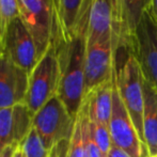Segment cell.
Listing matches in <instances>:
<instances>
[{
	"label": "cell",
	"mask_w": 157,
	"mask_h": 157,
	"mask_svg": "<svg viewBox=\"0 0 157 157\" xmlns=\"http://www.w3.org/2000/svg\"><path fill=\"white\" fill-rule=\"evenodd\" d=\"M55 44L61 66L58 95L68 112L76 118L86 95L85 58L87 29L79 30L70 41Z\"/></svg>",
	"instance_id": "1"
},
{
	"label": "cell",
	"mask_w": 157,
	"mask_h": 157,
	"mask_svg": "<svg viewBox=\"0 0 157 157\" xmlns=\"http://www.w3.org/2000/svg\"><path fill=\"white\" fill-rule=\"evenodd\" d=\"M122 50L123 58L121 63L116 58V85L145 150L143 138V82L141 71L132 50Z\"/></svg>",
	"instance_id": "2"
},
{
	"label": "cell",
	"mask_w": 157,
	"mask_h": 157,
	"mask_svg": "<svg viewBox=\"0 0 157 157\" xmlns=\"http://www.w3.org/2000/svg\"><path fill=\"white\" fill-rule=\"evenodd\" d=\"M61 66L56 44H52L29 75V87L25 104L35 113L49 99L58 95Z\"/></svg>",
	"instance_id": "3"
},
{
	"label": "cell",
	"mask_w": 157,
	"mask_h": 157,
	"mask_svg": "<svg viewBox=\"0 0 157 157\" xmlns=\"http://www.w3.org/2000/svg\"><path fill=\"white\" fill-rule=\"evenodd\" d=\"M19 16L32 34L40 59L58 42L54 0H17Z\"/></svg>",
	"instance_id": "4"
},
{
	"label": "cell",
	"mask_w": 157,
	"mask_h": 157,
	"mask_svg": "<svg viewBox=\"0 0 157 157\" xmlns=\"http://www.w3.org/2000/svg\"><path fill=\"white\" fill-rule=\"evenodd\" d=\"M76 118L68 112L59 95L47 101L33 117V128L49 151L58 143L70 140Z\"/></svg>",
	"instance_id": "5"
},
{
	"label": "cell",
	"mask_w": 157,
	"mask_h": 157,
	"mask_svg": "<svg viewBox=\"0 0 157 157\" xmlns=\"http://www.w3.org/2000/svg\"><path fill=\"white\" fill-rule=\"evenodd\" d=\"M0 52L29 74L39 62L36 44L21 16L13 19L4 29Z\"/></svg>",
	"instance_id": "6"
},
{
	"label": "cell",
	"mask_w": 157,
	"mask_h": 157,
	"mask_svg": "<svg viewBox=\"0 0 157 157\" xmlns=\"http://www.w3.org/2000/svg\"><path fill=\"white\" fill-rule=\"evenodd\" d=\"M132 52L139 64L142 78L157 91V23L150 10L144 12L139 21Z\"/></svg>",
	"instance_id": "7"
},
{
	"label": "cell",
	"mask_w": 157,
	"mask_h": 157,
	"mask_svg": "<svg viewBox=\"0 0 157 157\" xmlns=\"http://www.w3.org/2000/svg\"><path fill=\"white\" fill-rule=\"evenodd\" d=\"M109 130L112 143L126 151L132 157L147 156V152L139 138L134 122L118 91L116 79L113 82V99Z\"/></svg>",
	"instance_id": "8"
},
{
	"label": "cell",
	"mask_w": 157,
	"mask_h": 157,
	"mask_svg": "<svg viewBox=\"0 0 157 157\" xmlns=\"http://www.w3.org/2000/svg\"><path fill=\"white\" fill-rule=\"evenodd\" d=\"M116 37L87 45L85 58L86 94L109 80L116 66Z\"/></svg>",
	"instance_id": "9"
},
{
	"label": "cell",
	"mask_w": 157,
	"mask_h": 157,
	"mask_svg": "<svg viewBox=\"0 0 157 157\" xmlns=\"http://www.w3.org/2000/svg\"><path fill=\"white\" fill-rule=\"evenodd\" d=\"M151 3L152 0H116L113 33L117 49L132 50L139 21Z\"/></svg>",
	"instance_id": "10"
},
{
	"label": "cell",
	"mask_w": 157,
	"mask_h": 157,
	"mask_svg": "<svg viewBox=\"0 0 157 157\" xmlns=\"http://www.w3.org/2000/svg\"><path fill=\"white\" fill-rule=\"evenodd\" d=\"M29 75L0 52V109L25 104Z\"/></svg>",
	"instance_id": "11"
},
{
	"label": "cell",
	"mask_w": 157,
	"mask_h": 157,
	"mask_svg": "<svg viewBox=\"0 0 157 157\" xmlns=\"http://www.w3.org/2000/svg\"><path fill=\"white\" fill-rule=\"evenodd\" d=\"M34 113L26 104L0 109V152L9 145H21L33 128Z\"/></svg>",
	"instance_id": "12"
},
{
	"label": "cell",
	"mask_w": 157,
	"mask_h": 157,
	"mask_svg": "<svg viewBox=\"0 0 157 157\" xmlns=\"http://www.w3.org/2000/svg\"><path fill=\"white\" fill-rule=\"evenodd\" d=\"M114 11L116 0H92L88 19L87 45L114 36Z\"/></svg>",
	"instance_id": "13"
},
{
	"label": "cell",
	"mask_w": 157,
	"mask_h": 157,
	"mask_svg": "<svg viewBox=\"0 0 157 157\" xmlns=\"http://www.w3.org/2000/svg\"><path fill=\"white\" fill-rule=\"evenodd\" d=\"M92 0H54L58 43L67 42L76 34L80 21L89 15Z\"/></svg>",
	"instance_id": "14"
},
{
	"label": "cell",
	"mask_w": 157,
	"mask_h": 157,
	"mask_svg": "<svg viewBox=\"0 0 157 157\" xmlns=\"http://www.w3.org/2000/svg\"><path fill=\"white\" fill-rule=\"evenodd\" d=\"M116 68V66H114ZM113 75L109 80L99 85L92 91L85 95L88 105V114L90 121L99 123L109 127L110 118L112 111V99H113Z\"/></svg>",
	"instance_id": "15"
},
{
	"label": "cell",
	"mask_w": 157,
	"mask_h": 157,
	"mask_svg": "<svg viewBox=\"0 0 157 157\" xmlns=\"http://www.w3.org/2000/svg\"><path fill=\"white\" fill-rule=\"evenodd\" d=\"M143 138L147 155L157 157V91L142 78Z\"/></svg>",
	"instance_id": "16"
},
{
	"label": "cell",
	"mask_w": 157,
	"mask_h": 157,
	"mask_svg": "<svg viewBox=\"0 0 157 157\" xmlns=\"http://www.w3.org/2000/svg\"><path fill=\"white\" fill-rule=\"evenodd\" d=\"M88 105L83 98L82 105L77 113L72 137L68 142L67 157H87L86 147V126L88 122Z\"/></svg>",
	"instance_id": "17"
},
{
	"label": "cell",
	"mask_w": 157,
	"mask_h": 157,
	"mask_svg": "<svg viewBox=\"0 0 157 157\" xmlns=\"http://www.w3.org/2000/svg\"><path fill=\"white\" fill-rule=\"evenodd\" d=\"M21 147H23L26 157H50L52 151L46 147L44 141L34 128L28 134Z\"/></svg>",
	"instance_id": "18"
},
{
	"label": "cell",
	"mask_w": 157,
	"mask_h": 157,
	"mask_svg": "<svg viewBox=\"0 0 157 157\" xmlns=\"http://www.w3.org/2000/svg\"><path fill=\"white\" fill-rule=\"evenodd\" d=\"M89 127L92 135V138H93L95 143L97 144V147H99V150L101 151V153L104 154V156L106 157L108 152H109L110 147H111V145L113 144L112 143L109 127L103 124H99V123L93 122V121H90V119H89Z\"/></svg>",
	"instance_id": "19"
},
{
	"label": "cell",
	"mask_w": 157,
	"mask_h": 157,
	"mask_svg": "<svg viewBox=\"0 0 157 157\" xmlns=\"http://www.w3.org/2000/svg\"><path fill=\"white\" fill-rule=\"evenodd\" d=\"M19 16V6L17 0H0V18L2 33L14 18Z\"/></svg>",
	"instance_id": "20"
},
{
	"label": "cell",
	"mask_w": 157,
	"mask_h": 157,
	"mask_svg": "<svg viewBox=\"0 0 157 157\" xmlns=\"http://www.w3.org/2000/svg\"><path fill=\"white\" fill-rule=\"evenodd\" d=\"M88 117H89V114H88ZM86 147H87V157H105L92 138L89 127V118H88L87 126H86Z\"/></svg>",
	"instance_id": "21"
},
{
	"label": "cell",
	"mask_w": 157,
	"mask_h": 157,
	"mask_svg": "<svg viewBox=\"0 0 157 157\" xmlns=\"http://www.w3.org/2000/svg\"><path fill=\"white\" fill-rule=\"evenodd\" d=\"M68 142L70 140H64L54 147V149L50 152V157H67Z\"/></svg>",
	"instance_id": "22"
},
{
	"label": "cell",
	"mask_w": 157,
	"mask_h": 157,
	"mask_svg": "<svg viewBox=\"0 0 157 157\" xmlns=\"http://www.w3.org/2000/svg\"><path fill=\"white\" fill-rule=\"evenodd\" d=\"M106 157H132V156L123 149L117 147L116 144H112Z\"/></svg>",
	"instance_id": "23"
},
{
	"label": "cell",
	"mask_w": 157,
	"mask_h": 157,
	"mask_svg": "<svg viewBox=\"0 0 157 157\" xmlns=\"http://www.w3.org/2000/svg\"><path fill=\"white\" fill-rule=\"evenodd\" d=\"M18 145H9L0 152V157H13Z\"/></svg>",
	"instance_id": "24"
},
{
	"label": "cell",
	"mask_w": 157,
	"mask_h": 157,
	"mask_svg": "<svg viewBox=\"0 0 157 157\" xmlns=\"http://www.w3.org/2000/svg\"><path fill=\"white\" fill-rule=\"evenodd\" d=\"M150 12H151L152 16H153V18L155 19V21L157 23V0H152Z\"/></svg>",
	"instance_id": "25"
},
{
	"label": "cell",
	"mask_w": 157,
	"mask_h": 157,
	"mask_svg": "<svg viewBox=\"0 0 157 157\" xmlns=\"http://www.w3.org/2000/svg\"><path fill=\"white\" fill-rule=\"evenodd\" d=\"M13 157H26L25 152H24L23 147H21V145H18V147H17V149H16V151H15L14 156H13Z\"/></svg>",
	"instance_id": "26"
},
{
	"label": "cell",
	"mask_w": 157,
	"mask_h": 157,
	"mask_svg": "<svg viewBox=\"0 0 157 157\" xmlns=\"http://www.w3.org/2000/svg\"><path fill=\"white\" fill-rule=\"evenodd\" d=\"M1 37H2V28H1V18H0V43H1Z\"/></svg>",
	"instance_id": "27"
},
{
	"label": "cell",
	"mask_w": 157,
	"mask_h": 157,
	"mask_svg": "<svg viewBox=\"0 0 157 157\" xmlns=\"http://www.w3.org/2000/svg\"><path fill=\"white\" fill-rule=\"evenodd\" d=\"M144 157H155V156H149V155H147V156H144Z\"/></svg>",
	"instance_id": "28"
}]
</instances>
